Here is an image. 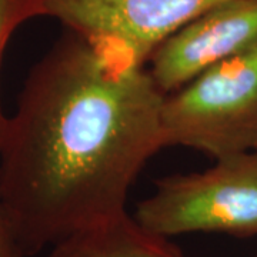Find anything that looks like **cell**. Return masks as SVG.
Here are the masks:
<instances>
[{"mask_svg":"<svg viewBox=\"0 0 257 257\" xmlns=\"http://www.w3.org/2000/svg\"><path fill=\"white\" fill-rule=\"evenodd\" d=\"M162 139L214 160L257 152V45L165 94Z\"/></svg>","mask_w":257,"mask_h":257,"instance_id":"cell-2","label":"cell"},{"mask_svg":"<svg viewBox=\"0 0 257 257\" xmlns=\"http://www.w3.org/2000/svg\"><path fill=\"white\" fill-rule=\"evenodd\" d=\"M257 45V0H224L177 30L147 60L163 94Z\"/></svg>","mask_w":257,"mask_h":257,"instance_id":"cell-5","label":"cell"},{"mask_svg":"<svg viewBox=\"0 0 257 257\" xmlns=\"http://www.w3.org/2000/svg\"><path fill=\"white\" fill-rule=\"evenodd\" d=\"M40 16H47V0H0V66L5 49L19 26ZM6 117L0 104V138Z\"/></svg>","mask_w":257,"mask_h":257,"instance_id":"cell-7","label":"cell"},{"mask_svg":"<svg viewBox=\"0 0 257 257\" xmlns=\"http://www.w3.org/2000/svg\"><path fill=\"white\" fill-rule=\"evenodd\" d=\"M140 226L162 237L207 231L257 236V152L216 159L197 173L159 179L136 206Z\"/></svg>","mask_w":257,"mask_h":257,"instance_id":"cell-3","label":"cell"},{"mask_svg":"<svg viewBox=\"0 0 257 257\" xmlns=\"http://www.w3.org/2000/svg\"><path fill=\"white\" fill-rule=\"evenodd\" d=\"M254 257H257V254H256V256H254Z\"/></svg>","mask_w":257,"mask_h":257,"instance_id":"cell-9","label":"cell"},{"mask_svg":"<svg viewBox=\"0 0 257 257\" xmlns=\"http://www.w3.org/2000/svg\"><path fill=\"white\" fill-rule=\"evenodd\" d=\"M224 0H47V18L135 63Z\"/></svg>","mask_w":257,"mask_h":257,"instance_id":"cell-4","label":"cell"},{"mask_svg":"<svg viewBox=\"0 0 257 257\" xmlns=\"http://www.w3.org/2000/svg\"><path fill=\"white\" fill-rule=\"evenodd\" d=\"M163 99L146 66L63 29L0 138V203L23 257L126 213L132 184L165 147Z\"/></svg>","mask_w":257,"mask_h":257,"instance_id":"cell-1","label":"cell"},{"mask_svg":"<svg viewBox=\"0 0 257 257\" xmlns=\"http://www.w3.org/2000/svg\"><path fill=\"white\" fill-rule=\"evenodd\" d=\"M0 257H23L2 203H0Z\"/></svg>","mask_w":257,"mask_h":257,"instance_id":"cell-8","label":"cell"},{"mask_svg":"<svg viewBox=\"0 0 257 257\" xmlns=\"http://www.w3.org/2000/svg\"><path fill=\"white\" fill-rule=\"evenodd\" d=\"M45 257H186L167 239L140 226L127 211L79 230L49 247Z\"/></svg>","mask_w":257,"mask_h":257,"instance_id":"cell-6","label":"cell"}]
</instances>
